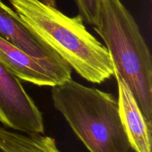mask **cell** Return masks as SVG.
Instances as JSON below:
<instances>
[{
    "instance_id": "cell-1",
    "label": "cell",
    "mask_w": 152,
    "mask_h": 152,
    "mask_svg": "<svg viewBox=\"0 0 152 152\" xmlns=\"http://www.w3.org/2000/svg\"><path fill=\"white\" fill-rule=\"evenodd\" d=\"M8 1L24 23L85 80L101 84L114 76L106 47L88 31L80 15L69 17L39 0Z\"/></svg>"
},
{
    "instance_id": "cell-2",
    "label": "cell",
    "mask_w": 152,
    "mask_h": 152,
    "mask_svg": "<svg viewBox=\"0 0 152 152\" xmlns=\"http://www.w3.org/2000/svg\"><path fill=\"white\" fill-rule=\"evenodd\" d=\"M51 88L53 106L89 151H131L114 95L72 79Z\"/></svg>"
},
{
    "instance_id": "cell-3",
    "label": "cell",
    "mask_w": 152,
    "mask_h": 152,
    "mask_svg": "<svg viewBox=\"0 0 152 152\" xmlns=\"http://www.w3.org/2000/svg\"><path fill=\"white\" fill-rule=\"evenodd\" d=\"M94 31L106 45L114 69L152 124V59L139 26L120 0H99Z\"/></svg>"
},
{
    "instance_id": "cell-4",
    "label": "cell",
    "mask_w": 152,
    "mask_h": 152,
    "mask_svg": "<svg viewBox=\"0 0 152 152\" xmlns=\"http://www.w3.org/2000/svg\"><path fill=\"white\" fill-rule=\"evenodd\" d=\"M0 37L46 67L62 83L72 79L71 66L1 0Z\"/></svg>"
},
{
    "instance_id": "cell-5",
    "label": "cell",
    "mask_w": 152,
    "mask_h": 152,
    "mask_svg": "<svg viewBox=\"0 0 152 152\" xmlns=\"http://www.w3.org/2000/svg\"><path fill=\"white\" fill-rule=\"evenodd\" d=\"M0 123L25 134H44L42 114L19 78L0 62Z\"/></svg>"
},
{
    "instance_id": "cell-6",
    "label": "cell",
    "mask_w": 152,
    "mask_h": 152,
    "mask_svg": "<svg viewBox=\"0 0 152 152\" xmlns=\"http://www.w3.org/2000/svg\"><path fill=\"white\" fill-rule=\"evenodd\" d=\"M118 86V106L120 119L132 149L151 152V125L142 114L139 105L126 82L114 74Z\"/></svg>"
},
{
    "instance_id": "cell-7",
    "label": "cell",
    "mask_w": 152,
    "mask_h": 152,
    "mask_svg": "<svg viewBox=\"0 0 152 152\" xmlns=\"http://www.w3.org/2000/svg\"><path fill=\"white\" fill-rule=\"evenodd\" d=\"M0 62L23 81L39 86H54L61 81L46 67L0 37Z\"/></svg>"
},
{
    "instance_id": "cell-8",
    "label": "cell",
    "mask_w": 152,
    "mask_h": 152,
    "mask_svg": "<svg viewBox=\"0 0 152 152\" xmlns=\"http://www.w3.org/2000/svg\"><path fill=\"white\" fill-rule=\"evenodd\" d=\"M0 148L4 152H60L54 139L44 134H23L1 127Z\"/></svg>"
},
{
    "instance_id": "cell-9",
    "label": "cell",
    "mask_w": 152,
    "mask_h": 152,
    "mask_svg": "<svg viewBox=\"0 0 152 152\" xmlns=\"http://www.w3.org/2000/svg\"><path fill=\"white\" fill-rule=\"evenodd\" d=\"M75 2L83 21L94 26L97 20L99 0H75Z\"/></svg>"
},
{
    "instance_id": "cell-10",
    "label": "cell",
    "mask_w": 152,
    "mask_h": 152,
    "mask_svg": "<svg viewBox=\"0 0 152 152\" xmlns=\"http://www.w3.org/2000/svg\"><path fill=\"white\" fill-rule=\"evenodd\" d=\"M42 2L45 3V4L48 5H50L51 7H56V0H39Z\"/></svg>"
},
{
    "instance_id": "cell-11",
    "label": "cell",
    "mask_w": 152,
    "mask_h": 152,
    "mask_svg": "<svg viewBox=\"0 0 152 152\" xmlns=\"http://www.w3.org/2000/svg\"><path fill=\"white\" fill-rule=\"evenodd\" d=\"M130 152H136V151H134V150L132 149V150H131V151H130Z\"/></svg>"
},
{
    "instance_id": "cell-12",
    "label": "cell",
    "mask_w": 152,
    "mask_h": 152,
    "mask_svg": "<svg viewBox=\"0 0 152 152\" xmlns=\"http://www.w3.org/2000/svg\"><path fill=\"white\" fill-rule=\"evenodd\" d=\"M0 152H4V151H2V150H1V148H0Z\"/></svg>"
}]
</instances>
